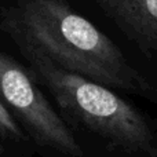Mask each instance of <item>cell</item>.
I'll use <instances>...</instances> for the list:
<instances>
[{
    "label": "cell",
    "mask_w": 157,
    "mask_h": 157,
    "mask_svg": "<svg viewBox=\"0 0 157 157\" xmlns=\"http://www.w3.org/2000/svg\"><path fill=\"white\" fill-rule=\"evenodd\" d=\"M4 29L19 47L35 50L65 71L113 88L146 87L119 47L66 0H17Z\"/></svg>",
    "instance_id": "obj_1"
},
{
    "label": "cell",
    "mask_w": 157,
    "mask_h": 157,
    "mask_svg": "<svg viewBox=\"0 0 157 157\" xmlns=\"http://www.w3.org/2000/svg\"><path fill=\"white\" fill-rule=\"evenodd\" d=\"M19 48L62 110L125 150H153L155 135L132 105L106 86L54 65L35 50Z\"/></svg>",
    "instance_id": "obj_2"
},
{
    "label": "cell",
    "mask_w": 157,
    "mask_h": 157,
    "mask_svg": "<svg viewBox=\"0 0 157 157\" xmlns=\"http://www.w3.org/2000/svg\"><path fill=\"white\" fill-rule=\"evenodd\" d=\"M0 101L17 114L35 139L65 155L81 157L80 145L26 71L0 51Z\"/></svg>",
    "instance_id": "obj_3"
},
{
    "label": "cell",
    "mask_w": 157,
    "mask_h": 157,
    "mask_svg": "<svg viewBox=\"0 0 157 157\" xmlns=\"http://www.w3.org/2000/svg\"><path fill=\"white\" fill-rule=\"evenodd\" d=\"M145 52L157 54V0H94Z\"/></svg>",
    "instance_id": "obj_4"
},
{
    "label": "cell",
    "mask_w": 157,
    "mask_h": 157,
    "mask_svg": "<svg viewBox=\"0 0 157 157\" xmlns=\"http://www.w3.org/2000/svg\"><path fill=\"white\" fill-rule=\"evenodd\" d=\"M0 128H3L6 132L10 134L15 139L24 138V134H22L21 128L18 127L15 120L13 119L11 112H8V109L2 103V101H0Z\"/></svg>",
    "instance_id": "obj_5"
},
{
    "label": "cell",
    "mask_w": 157,
    "mask_h": 157,
    "mask_svg": "<svg viewBox=\"0 0 157 157\" xmlns=\"http://www.w3.org/2000/svg\"><path fill=\"white\" fill-rule=\"evenodd\" d=\"M0 152H2V146H0Z\"/></svg>",
    "instance_id": "obj_6"
}]
</instances>
